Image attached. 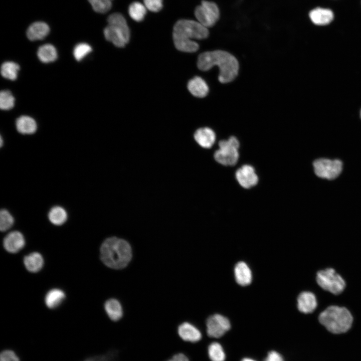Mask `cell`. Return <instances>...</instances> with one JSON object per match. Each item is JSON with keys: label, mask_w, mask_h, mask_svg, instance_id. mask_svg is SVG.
<instances>
[{"label": "cell", "mask_w": 361, "mask_h": 361, "mask_svg": "<svg viewBox=\"0 0 361 361\" xmlns=\"http://www.w3.org/2000/svg\"><path fill=\"white\" fill-rule=\"evenodd\" d=\"M197 65L202 71H208L217 66L220 70L218 80L222 83L233 81L237 76L239 68L236 58L230 53L222 50L201 54L198 59Z\"/></svg>", "instance_id": "1"}, {"label": "cell", "mask_w": 361, "mask_h": 361, "mask_svg": "<svg viewBox=\"0 0 361 361\" xmlns=\"http://www.w3.org/2000/svg\"><path fill=\"white\" fill-rule=\"evenodd\" d=\"M188 89L193 95L199 98L206 96L209 90L206 81L199 76H196L189 81Z\"/></svg>", "instance_id": "19"}, {"label": "cell", "mask_w": 361, "mask_h": 361, "mask_svg": "<svg viewBox=\"0 0 361 361\" xmlns=\"http://www.w3.org/2000/svg\"><path fill=\"white\" fill-rule=\"evenodd\" d=\"M240 142L235 136L220 140L218 143L219 148L214 153L215 160L224 166L235 165L240 157Z\"/></svg>", "instance_id": "5"}, {"label": "cell", "mask_w": 361, "mask_h": 361, "mask_svg": "<svg viewBox=\"0 0 361 361\" xmlns=\"http://www.w3.org/2000/svg\"><path fill=\"white\" fill-rule=\"evenodd\" d=\"M3 245L8 252L16 253L23 248L25 245V240L20 232L15 231L9 233L5 236Z\"/></svg>", "instance_id": "12"}, {"label": "cell", "mask_w": 361, "mask_h": 361, "mask_svg": "<svg viewBox=\"0 0 361 361\" xmlns=\"http://www.w3.org/2000/svg\"><path fill=\"white\" fill-rule=\"evenodd\" d=\"M68 215L66 210L60 206H54L49 212V221L55 225H62L67 221Z\"/></svg>", "instance_id": "25"}, {"label": "cell", "mask_w": 361, "mask_h": 361, "mask_svg": "<svg viewBox=\"0 0 361 361\" xmlns=\"http://www.w3.org/2000/svg\"><path fill=\"white\" fill-rule=\"evenodd\" d=\"M178 333L180 338L185 341L196 342L201 340V331L194 325L184 322L178 327Z\"/></svg>", "instance_id": "15"}, {"label": "cell", "mask_w": 361, "mask_h": 361, "mask_svg": "<svg viewBox=\"0 0 361 361\" xmlns=\"http://www.w3.org/2000/svg\"><path fill=\"white\" fill-rule=\"evenodd\" d=\"M3 139H2V136H1V143H0L1 146H2V145H3Z\"/></svg>", "instance_id": "39"}, {"label": "cell", "mask_w": 361, "mask_h": 361, "mask_svg": "<svg viewBox=\"0 0 361 361\" xmlns=\"http://www.w3.org/2000/svg\"><path fill=\"white\" fill-rule=\"evenodd\" d=\"M14 223V219L6 209H3L0 212V229L6 231L11 228Z\"/></svg>", "instance_id": "31"}, {"label": "cell", "mask_w": 361, "mask_h": 361, "mask_svg": "<svg viewBox=\"0 0 361 361\" xmlns=\"http://www.w3.org/2000/svg\"><path fill=\"white\" fill-rule=\"evenodd\" d=\"M241 361H257V360L251 357H245L243 358L241 360Z\"/></svg>", "instance_id": "38"}, {"label": "cell", "mask_w": 361, "mask_h": 361, "mask_svg": "<svg viewBox=\"0 0 361 361\" xmlns=\"http://www.w3.org/2000/svg\"><path fill=\"white\" fill-rule=\"evenodd\" d=\"M316 281L324 290L336 295L340 293L345 286L344 280L332 268L318 272Z\"/></svg>", "instance_id": "7"}, {"label": "cell", "mask_w": 361, "mask_h": 361, "mask_svg": "<svg viewBox=\"0 0 361 361\" xmlns=\"http://www.w3.org/2000/svg\"><path fill=\"white\" fill-rule=\"evenodd\" d=\"M209 32L198 21L182 19L173 26L172 37L175 48L179 51L194 53L199 48L198 44L192 39L202 40L209 36Z\"/></svg>", "instance_id": "2"}, {"label": "cell", "mask_w": 361, "mask_h": 361, "mask_svg": "<svg viewBox=\"0 0 361 361\" xmlns=\"http://www.w3.org/2000/svg\"><path fill=\"white\" fill-rule=\"evenodd\" d=\"M20 70L19 65L12 61H6L1 65V73L5 79L10 80H15Z\"/></svg>", "instance_id": "26"}, {"label": "cell", "mask_w": 361, "mask_h": 361, "mask_svg": "<svg viewBox=\"0 0 361 361\" xmlns=\"http://www.w3.org/2000/svg\"><path fill=\"white\" fill-rule=\"evenodd\" d=\"M49 26L43 22H36L32 24L28 28L26 35L30 41H37L44 39L49 33Z\"/></svg>", "instance_id": "16"}, {"label": "cell", "mask_w": 361, "mask_h": 361, "mask_svg": "<svg viewBox=\"0 0 361 361\" xmlns=\"http://www.w3.org/2000/svg\"><path fill=\"white\" fill-rule=\"evenodd\" d=\"M145 7L151 12L156 13L163 7L162 0H143Z\"/></svg>", "instance_id": "34"}, {"label": "cell", "mask_w": 361, "mask_h": 361, "mask_svg": "<svg viewBox=\"0 0 361 361\" xmlns=\"http://www.w3.org/2000/svg\"><path fill=\"white\" fill-rule=\"evenodd\" d=\"M110 1H112V0H110Z\"/></svg>", "instance_id": "41"}, {"label": "cell", "mask_w": 361, "mask_h": 361, "mask_svg": "<svg viewBox=\"0 0 361 361\" xmlns=\"http://www.w3.org/2000/svg\"><path fill=\"white\" fill-rule=\"evenodd\" d=\"M360 117H361V111H360Z\"/></svg>", "instance_id": "40"}, {"label": "cell", "mask_w": 361, "mask_h": 361, "mask_svg": "<svg viewBox=\"0 0 361 361\" xmlns=\"http://www.w3.org/2000/svg\"><path fill=\"white\" fill-rule=\"evenodd\" d=\"M342 162L337 159L319 158L313 162L314 170L318 176L332 179L337 177L342 170Z\"/></svg>", "instance_id": "9"}, {"label": "cell", "mask_w": 361, "mask_h": 361, "mask_svg": "<svg viewBox=\"0 0 361 361\" xmlns=\"http://www.w3.org/2000/svg\"><path fill=\"white\" fill-rule=\"evenodd\" d=\"M309 17L314 24L324 26L332 21L334 15L332 11L330 9L316 8L310 11Z\"/></svg>", "instance_id": "14"}, {"label": "cell", "mask_w": 361, "mask_h": 361, "mask_svg": "<svg viewBox=\"0 0 361 361\" xmlns=\"http://www.w3.org/2000/svg\"><path fill=\"white\" fill-rule=\"evenodd\" d=\"M37 56L42 62L49 63L55 61L57 58L58 54L56 49L53 45L46 44L39 48Z\"/></svg>", "instance_id": "21"}, {"label": "cell", "mask_w": 361, "mask_h": 361, "mask_svg": "<svg viewBox=\"0 0 361 361\" xmlns=\"http://www.w3.org/2000/svg\"><path fill=\"white\" fill-rule=\"evenodd\" d=\"M105 39L117 47L123 48L128 43L130 32L123 16L114 18L104 29Z\"/></svg>", "instance_id": "6"}, {"label": "cell", "mask_w": 361, "mask_h": 361, "mask_svg": "<svg viewBox=\"0 0 361 361\" xmlns=\"http://www.w3.org/2000/svg\"><path fill=\"white\" fill-rule=\"evenodd\" d=\"M17 131L23 134H31L35 133L37 129L36 121L29 116H21L16 121Z\"/></svg>", "instance_id": "20"}, {"label": "cell", "mask_w": 361, "mask_h": 361, "mask_svg": "<svg viewBox=\"0 0 361 361\" xmlns=\"http://www.w3.org/2000/svg\"><path fill=\"white\" fill-rule=\"evenodd\" d=\"M317 302L314 295L310 292L301 293L297 298L298 310L304 313L313 312L316 308Z\"/></svg>", "instance_id": "17"}, {"label": "cell", "mask_w": 361, "mask_h": 361, "mask_svg": "<svg viewBox=\"0 0 361 361\" xmlns=\"http://www.w3.org/2000/svg\"><path fill=\"white\" fill-rule=\"evenodd\" d=\"M92 51V47L88 44L81 43L77 44L73 50V55L75 59L80 61Z\"/></svg>", "instance_id": "30"}, {"label": "cell", "mask_w": 361, "mask_h": 361, "mask_svg": "<svg viewBox=\"0 0 361 361\" xmlns=\"http://www.w3.org/2000/svg\"><path fill=\"white\" fill-rule=\"evenodd\" d=\"M128 14L134 21L139 22L143 20L146 14L144 5L138 2L132 3L128 7Z\"/></svg>", "instance_id": "28"}, {"label": "cell", "mask_w": 361, "mask_h": 361, "mask_svg": "<svg viewBox=\"0 0 361 361\" xmlns=\"http://www.w3.org/2000/svg\"><path fill=\"white\" fill-rule=\"evenodd\" d=\"M91 4L93 10L99 13H106L112 7L110 0H88Z\"/></svg>", "instance_id": "32"}, {"label": "cell", "mask_w": 361, "mask_h": 361, "mask_svg": "<svg viewBox=\"0 0 361 361\" xmlns=\"http://www.w3.org/2000/svg\"><path fill=\"white\" fill-rule=\"evenodd\" d=\"M194 136L197 143L204 148H211L216 139L214 131L211 128L206 127L198 129Z\"/></svg>", "instance_id": "13"}, {"label": "cell", "mask_w": 361, "mask_h": 361, "mask_svg": "<svg viewBox=\"0 0 361 361\" xmlns=\"http://www.w3.org/2000/svg\"><path fill=\"white\" fill-rule=\"evenodd\" d=\"M235 176L238 184L245 189L255 187L259 182V177L255 169L250 164H244L238 168Z\"/></svg>", "instance_id": "11"}, {"label": "cell", "mask_w": 361, "mask_h": 361, "mask_svg": "<svg viewBox=\"0 0 361 361\" xmlns=\"http://www.w3.org/2000/svg\"><path fill=\"white\" fill-rule=\"evenodd\" d=\"M234 275L236 282L241 286L250 284L252 280V272L244 262H239L236 265Z\"/></svg>", "instance_id": "18"}, {"label": "cell", "mask_w": 361, "mask_h": 361, "mask_svg": "<svg viewBox=\"0 0 361 361\" xmlns=\"http://www.w3.org/2000/svg\"><path fill=\"white\" fill-rule=\"evenodd\" d=\"M264 361H285L283 356L278 351L274 350L269 351Z\"/></svg>", "instance_id": "36"}, {"label": "cell", "mask_w": 361, "mask_h": 361, "mask_svg": "<svg viewBox=\"0 0 361 361\" xmlns=\"http://www.w3.org/2000/svg\"><path fill=\"white\" fill-rule=\"evenodd\" d=\"M100 258L107 267L121 269L125 268L132 258V250L125 240L115 237L104 241L100 247Z\"/></svg>", "instance_id": "3"}, {"label": "cell", "mask_w": 361, "mask_h": 361, "mask_svg": "<svg viewBox=\"0 0 361 361\" xmlns=\"http://www.w3.org/2000/svg\"><path fill=\"white\" fill-rule=\"evenodd\" d=\"M24 265L31 272H37L43 266L44 260L42 256L38 252H33L25 257Z\"/></svg>", "instance_id": "22"}, {"label": "cell", "mask_w": 361, "mask_h": 361, "mask_svg": "<svg viewBox=\"0 0 361 361\" xmlns=\"http://www.w3.org/2000/svg\"><path fill=\"white\" fill-rule=\"evenodd\" d=\"M0 361H21V359L14 350L5 349L0 352Z\"/></svg>", "instance_id": "33"}, {"label": "cell", "mask_w": 361, "mask_h": 361, "mask_svg": "<svg viewBox=\"0 0 361 361\" xmlns=\"http://www.w3.org/2000/svg\"><path fill=\"white\" fill-rule=\"evenodd\" d=\"M208 353L211 361H225L226 358L225 350L218 342H213L209 344Z\"/></svg>", "instance_id": "27"}, {"label": "cell", "mask_w": 361, "mask_h": 361, "mask_svg": "<svg viewBox=\"0 0 361 361\" xmlns=\"http://www.w3.org/2000/svg\"><path fill=\"white\" fill-rule=\"evenodd\" d=\"M195 15L200 23L208 28L216 24L220 17V10L217 5L213 2L203 1L196 7Z\"/></svg>", "instance_id": "8"}, {"label": "cell", "mask_w": 361, "mask_h": 361, "mask_svg": "<svg viewBox=\"0 0 361 361\" xmlns=\"http://www.w3.org/2000/svg\"><path fill=\"white\" fill-rule=\"evenodd\" d=\"M318 319L329 332L334 334L347 331L353 321L351 313L346 308L336 306L327 308L320 314Z\"/></svg>", "instance_id": "4"}, {"label": "cell", "mask_w": 361, "mask_h": 361, "mask_svg": "<svg viewBox=\"0 0 361 361\" xmlns=\"http://www.w3.org/2000/svg\"><path fill=\"white\" fill-rule=\"evenodd\" d=\"M15 98L12 93L7 90H3L0 93V108L3 110L12 109L15 105Z\"/></svg>", "instance_id": "29"}, {"label": "cell", "mask_w": 361, "mask_h": 361, "mask_svg": "<svg viewBox=\"0 0 361 361\" xmlns=\"http://www.w3.org/2000/svg\"><path fill=\"white\" fill-rule=\"evenodd\" d=\"M104 308L107 315L112 321H118L122 316L121 305L115 299L111 298L107 300L104 304Z\"/></svg>", "instance_id": "23"}, {"label": "cell", "mask_w": 361, "mask_h": 361, "mask_svg": "<svg viewBox=\"0 0 361 361\" xmlns=\"http://www.w3.org/2000/svg\"><path fill=\"white\" fill-rule=\"evenodd\" d=\"M206 327L209 336L219 338L230 329L231 323L226 317L220 314H215L207 318Z\"/></svg>", "instance_id": "10"}, {"label": "cell", "mask_w": 361, "mask_h": 361, "mask_svg": "<svg viewBox=\"0 0 361 361\" xmlns=\"http://www.w3.org/2000/svg\"><path fill=\"white\" fill-rule=\"evenodd\" d=\"M115 353L113 351L107 352L100 355L87 358L83 361H115Z\"/></svg>", "instance_id": "35"}, {"label": "cell", "mask_w": 361, "mask_h": 361, "mask_svg": "<svg viewBox=\"0 0 361 361\" xmlns=\"http://www.w3.org/2000/svg\"><path fill=\"white\" fill-rule=\"evenodd\" d=\"M167 361H189L188 357L183 353H179L175 354Z\"/></svg>", "instance_id": "37"}, {"label": "cell", "mask_w": 361, "mask_h": 361, "mask_svg": "<svg viewBox=\"0 0 361 361\" xmlns=\"http://www.w3.org/2000/svg\"><path fill=\"white\" fill-rule=\"evenodd\" d=\"M65 298V293L59 289H53L48 291L45 298L47 306L50 308L58 307Z\"/></svg>", "instance_id": "24"}]
</instances>
